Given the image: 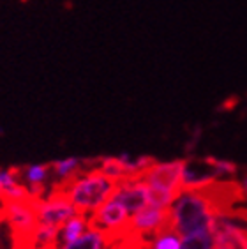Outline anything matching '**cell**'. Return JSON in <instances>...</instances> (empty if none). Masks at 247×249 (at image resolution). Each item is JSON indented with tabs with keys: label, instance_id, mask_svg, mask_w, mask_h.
Segmentation results:
<instances>
[{
	"label": "cell",
	"instance_id": "1",
	"mask_svg": "<svg viewBox=\"0 0 247 249\" xmlns=\"http://www.w3.org/2000/svg\"><path fill=\"white\" fill-rule=\"evenodd\" d=\"M219 214L217 205L205 189H185L170 207V226L182 237L214 231Z\"/></svg>",
	"mask_w": 247,
	"mask_h": 249
},
{
	"label": "cell",
	"instance_id": "2",
	"mask_svg": "<svg viewBox=\"0 0 247 249\" xmlns=\"http://www.w3.org/2000/svg\"><path fill=\"white\" fill-rule=\"evenodd\" d=\"M120 180L108 177L99 168H87L80 175L71 178L66 184H52V187H58L66 193L71 203L76 207L78 214L90 216L101 205L111 200L119 187Z\"/></svg>",
	"mask_w": 247,
	"mask_h": 249
},
{
	"label": "cell",
	"instance_id": "3",
	"mask_svg": "<svg viewBox=\"0 0 247 249\" xmlns=\"http://www.w3.org/2000/svg\"><path fill=\"white\" fill-rule=\"evenodd\" d=\"M41 200L43 198L35 196L32 193L19 198L0 196V207L4 211L5 223L9 225L13 246L25 242L39 226L37 211Z\"/></svg>",
	"mask_w": 247,
	"mask_h": 249
},
{
	"label": "cell",
	"instance_id": "4",
	"mask_svg": "<svg viewBox=\"0 0 247 249\" xmlns=\"http://www.w3.org/2000/svg\"><path fill=\"white\" fill-rule=\"evenodd\" d=\"M129 223H131V214L115 198L108 200L105 205H101L97 211H94L88 216V226L103 231L106 235V239L109 240V246L125 237L127 233H131Z\"/></svg>",
	"mask_w": 247,
	"mask_h": 249
},
{
	"label": "cell",
	"instance_id": "5",
	"mask_svg": "<svg viewBox=\"0 0 247 249\" xmlns=\"http://www.w3.org/2000/svg\"><path fill=\"white\" fill-rule=\"evenodd\" d=\"M212 237V249H247V221L233 211L223 212L215 219Z\"/></svg>",
	"mask_w": 247,
	"mask_h": 249
},
{
	"label": "cell",
	"instance_id": "6",
	"mask_svg": "<svg viewBox=\"0 0 247 249\" xmlns=\"http://www.w3.org/2000/svg\"><path fill=\"white\" fill-rule=\"evenodd\" d=\"M78 214L76 207L72 205L67 195L58 187H50V193L39 203V225L57 226L62 228L64 223Z\"/></svg>",
	"mask_w": 247,
	"mask_h": 249
},
{
	"label": "cell",
	"instance_id": "7",
	"mask_svg": "<svg viewBox=\"0 0 247 249\" xmlns=\"http://www.w3.org/2000/svg\"><path fill=\"white\" fill-rule=\"evenodd\" d=\"M187 159H173V161H164V163H156L148 168L143 180L148 187H157V189H166V191L180 195L182 193V175Z\"/></svg>",
	"mask_w": 247,
	"mask_h": 249
},
{
	"label": "cell",
	"instance_id": "8",
	"mask_svg": "<svg viewBox=\"0 0 247 249\" xmlns=\"http://www.w3.org/2000/svg\"><path fill=\"white\" fill-rule=\"evenodd\" d=\"M168 226H170V209H157L152 205H147L140 212L133 214L129 223L131 231L141 235L145 239H150L152 235Z\"/></svg>",
	"mask_w": 247,
	"mask_h": 249
},
{
	"label": "cell",
	"instance_id": "9",
	"mask_svg": "<svg viewBox=\"0 0 247 249\" xmlns=\"http://www.w3.org/2000/svg\"><path fill=\"white\" fill-rule=\"evenodd\" d=\"M221 178L215 173V168L212 164V159H187L182 175V191L185 189H205L212 186Z\"/></svg>",
	"mask_w": 247,
	"mask_h": 249
},
{
	"label": "cell",
	"instance_id": "10",
	"mask_svg": "<svg viewBox=\"0 0 247 249\" xmlns=\"http://www.w3.org/2000/svg\"><path fill=\"white\" fill-rule=\"evenodd\" d=\"M113 198L119 200L133 216L148 205V186L141 178H127L119 184Z\"/></svg>",
	"mask_w": 247,
	"mask_h": 249
},
{
	"label": "cell",
	"instance_id": "11",
	"mask_svg": "<svg viewBox=\"0 0 247 249\" xmlns=\"http://www.w3.org/2000/svg\"><path fill=\"white\" fill-rule=\"evenodd\" d=\"M58 249H109V240L101 230L88 226V230L81 237H78L69 244L60 246Z\"/></svg>",
	"mask_w": 247,
	"mask_h": 249
},
{
	"label": "cell",
	"instance_id": "12",
	"mask_svg": "<svg viewBox=\"0 0 247 249\" xmlns=\"http://www.w3.org/2000/svg\"><path fill=\"white\" fill-rule=\"evenodd\" d=\"M88 230V216L85 214H76L74 217L64 223L60 230V246L64 244H69L72 240H76L78 237L85 233Z\"/></svg>",
	"mask_w": 247,
	"mask_h": 249
},
{
	"label": "cell",
	"instance_id": "13",
	"mask_svg": "<svg viewBox=\"0 0 247 249\" xmlns=\"http://www.w3.org/2000/svg\"><path fill=\"white\" fill-rule=\"evenodd\" d=\"M182 235L176 233L171 226L157 231L147 242V249H180Z\"/></svg>",
	"mask_w": 247,
	"mask_h": 249
},
{
	"label": "cell",
	"instance_id": "14",
	"mask_svg": "<svg viewBox=\"0 0 247 249\" xmlns=\"http://www.w3.org/2000/svg\"><path fill=\"white\" fill-rule=\"evenodd\" d=\"M214 248V237L212 231H203V233L182 237L180 249H212Z\"/></svg>",
	"mask_w": 247,
	"mask_h": 249
},
{
	"label": "cell",
	"instance_id": "15",
	"mask_svg": "<svg viewBox=\"0 0 247 249\" xmlns=\"http://www.w3.org/2000/svg\"><path fill=\"white\" fill-rule=\"evenodd\" d=\"M147 242H148V239L131 231V233H127L125 237H122V239H119L117 242H113V244L109 246V249H147Z\"/></svg>",
	"mask_w": 247,
	"mask_h": 249
},
{
	"label": "cell",
	"instance_id": "16",
	"mask_svg": "<svg viewBox=\"0 0 247 249\" xmlns=\"http://www.w3.org/2000/svg\"><path fill=\"white\" fill-rule=\"evenodd\" d=\"M212 159V164L215 168V173L221 180H226L229 177H235L238 172V166L233 161H228V159H217V158H210Z\"/></svg>",
	"mask_w": 247,
	"mask_h": 249
},
{
	"label": "cell",
	"instance_id": "17",
	"mask_svg": "<svg viewBox=\"0 0 247 249\" xmlns=\"http://www.w3.org/2000/svg\"><path fill=\"white\" fill-rule=\"evenodd\" d=\"M238 186H240V189H242L244 195H247V172L242 175V178H240V184H238Z\"/></svg>",
	"mask_w": 247,
	"mask_h": 249
},
{
	"label": "cell",
	"instance_id": "18",
	"mask_svg": "<svg viewBox=\"0 0 247 249\" xmlns=\"http://www.w3.org/2000/svg\"><path fill=\"white\" fill-rule=\"evenodd\" d=\"M5 216H4V211H2V207H0V223H4Z\"/></svg>",
	"mask_w": 247,
	"mask_h": 249
}]
</instances>
